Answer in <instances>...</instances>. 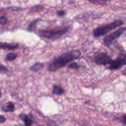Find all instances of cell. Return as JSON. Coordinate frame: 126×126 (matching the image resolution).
<instances>
[{"instance_id":"2","label":"cell","mask_w":126,"mask_h":126,"mask_svg":"<svg viewBox=\"0 0 126 126\" xmlns=\"http://www.w3.org/2000/svg\"><path fill=\"white\" fill-rule=\"evenodd\" d=\"M69 30V27L52 30H41L38 34L41 37L51 40H55L66 34Z\"/></svg>"},{"instance_id":"17","label":"cell","mask_w":126,"mask_h":126,"mask_svg":"<svg viewBox=\"0 0 126 126\" xmlns=\"http://www.w3.org/2000/svg\"><path fill=\"white\" fill-rule=\"evenodd\" d=\"M68 68H71V69H75V70H77V69L79 68V65H78L75 62H73V63H71L70 64H69L68 65Z\"/></svg>"},{"instance_id":"6","label":"cell","mask_w":126,"mask_h":126,"mask_svg":"<svg viewBox=\"0 0 126 126\" xmlns=\"http://www.w3.org/2000/svg\"><path fill=\"white\" fill-rule=\"evenodd\" d=\"M125 65H126V55L125 54H121L116 60H113L108 69L110 70H116Z\"/></svg>"},{"instance_id":"4","label":"cell","mask_w":126,"mask_h":126,"mask_svg":"<svg viewBox=\"0 0 126 126\" xmlns=\"http://www.w3.org/2000/svg\"><path fill=\"white\" fill-rule=\"evenodd\" d=\"M126 31V27H123V28H119V30H118L116 32H113L111 34H109V35L107 36L105 38L103 39V43H104L105 45L107 46H109L111 44V43L114 41V40H116V39L119 38L123 33H124V32Z\"/></svg>"},{"instance_id":"8","label":"cell","mask_w":126,"mask_h":126,"mask_svg":"<svg viewBox=\"0 0 126 126\" xmlns=\"http://www.w3.org/2000/svg\"><path fill=\"white\" fill-rule=\"evenodd\" d=\"M18 47V44L0 42V49L7 50H14Z\"/></svg>"},{"instance_id":"7","label":"cell","mask_w":126,"mask_h":126,"mask_svg":"<svg viewBox=\"0 0 126 126\" xmlns=\"http://www.w3.org/2000/svg\"><path fill=\"white\" fill-rule=\"evenodd\" d=\"M19 118L20 120L24 122L25 126H32L33 123V117L32 114H25L22 113L20 114Z\"/></svg>"},{"instance_id":"3","label":"cell","mask_w":126,"mask_h":126,"mask_svg":"<svg viewBox=\"0 0 126 126\" xmlns=\"http://www.w3.org/2000/svg\"><path fill=\"white\" fill-rule=\"evenodd\" d=\"M123 23H124V22L123 21L121 20H115L112 23H108V24L99 26L93 31L94 36L95 37V38H98V37H100L102 36L105 35L110 31L113 30L114 28L123 25Z\"/></svg>"},{"instance_id":"9","label":"cell","mask_w":126,"mask_h":126,"mask_svg":"<svg viewBox=\"0 0 126 126\" xmlns=\"http://www.w3.org/2000/svg\"><path fill=\"white\" fill-rule=\"evenodd\" d=\"M1 110H2V111L5 112V113L14 112V103L11 102H7L4 106L2 107Z\"/></svg>"},{"instance_id":"12","label":"cell","mask_w":126,"mask_h":126,"mask_svg":"<svg viewBox=\"0 0 126 126\" xmlns=\"http://www.w3.org/2000/svg\"><path fill=\"white\" fill-rule=\"evenodd\" d=\"M41 20V18H37V19H35L34 20H33V22H31L30 23L29 26L28 27V28H27V30L29 31V32H33L35 29L36 27V25L38 24V23H39L40 21Z\"/></svg>"},{"instance_id":"21","label":"cell","mask_w":126,"mask_h":126,"mask_svg":"<svg viewBox=\"0 0 126 126\" xmlns=\"http://www.w3.org/2000/svg\"><path fill=\"white\" fill-rule=\"evenodd\" d=\"M47 126H58L54 121H50L47 123Z\"/></svg>"},{"instance_id":"18","label":"cell","mask_w":126,"mask_h":126,"mask_svg":"<svg viewBox=\"0 0 126 126\" xmlns=\"http://www.w3.org/2000/svg\"><path fill=\"white\" fill-rule=\"evenodd\" d=\"M91 3L94 4H104L107 3V1H89Z\"/></svg>"},{"instance_id":"23","label":"cell","mask_w":126,"mask_h":126,"mask_svg":"<svg viewBox=\"0 0 126 126\" xmlns=\"http://www.w3.org/2000/svg\"><path fill=\"white\" fill-rule=\"evenodd\" d=\"M1 90H0V98H1Z\"/></svg>"},{"instance_id":"19","label":"cell","mask_w":126,"mask_h":126,"mask_svg":"<svg viewBox=\"0 0 126 126\" xmlns=\"http://www.w3.org/2000/svg\"><path fill=\"white\" fill-rule=\"evenodd\" d=\"M57 16H60V17H62V16H64L66 14V12L63 10H60V11H59L57 12Z\"/></svg>"},{"instance_id":"14","label":"cell","mask_w":126,"mask_h":126,"mask_svg":"<svg viewBox=\"0 0 126 126\" xmlns=\"http://www.w3.org/2000/svg\"><path fill=\"white\" fill-rule=\"evenodd\" d=\"M44 9V6H41V5H36V6H34L31 9V11L33 12H41V11H43Z\"/></svg>"},{"instance_id":"10","label":"cell","mask_w":126,"mask_h":126,"mask_svg":"<svg viewBox=\"0 0 126 126\" xmlns=\"http://www.w3.org/2000/svg\"><path fill=\"white\" fill-rule=\"evenodd\" d=\"M52 94L54 95H62L64 94V90L58 85H54L52 87Z\"/></svg>"},{"instance_id":"22","label":"cell","mask_w":126,"mask_h":126,"mask_svg":"<svg viewBox=\"0 0 126 126\" xmlns=\"http://www.w3.org/2000/svg\"><path fill=\"white\" fill-rule=\"evenodd\" d=\"M122 120H123V123L126 125V114H124L123 116V118H122Z\"/></svg>"},{"instance_id":"11","label":"cell","mask_w":126,"mask_h":126,"mask_svg":"<svg viewBox=\"0 0 126 126\" xmlns=\"http://www.w3.org/2000/svg\"><path fill=\"white\" fill-rule=\"evenodd\" d=\"M44 67V65L42 63H35L33 65H32V66L30 67V70L32 71H34V72H37L39 70H41Z\"/></svg>"},{"instance_id":"13","label":"cell","mask_w":126,"mask_h":126,"mask_svg":"<svg viewBox=\"0 0 126 126\" xmlns=\"http://www.w3.org/2000/svg\"><path fill=\"white\" fill-rule=\"evenodd\" d=\"M17 57V54L16 53L14 52H11L7 54L6 55V57H5V61L6 62H11L14 60Z\"/></svg>"},{"instance_id":"15","label":"cell","mask_w":126,"mask_h":126,"mask_svg":"<svg viewBox=\"0 0 126 126\" xmlns=\"http://www.w3.org/2000/svg\"><path fill=\"white\" fill-rule=\"evenodd\" d=\"M8 68L4 65L0 63V73H5L8 71Z\"/></svg>"},{"instance_id":"16","label":"cell","mask_w":126,"mask_h":126,"mask_svg":"<svg viewBox=\"0 0 126 126\" xmlns=\"http://www.w3.org/2000/svg\"><path fill=\"white\" fill-rule=\"evenodd\" d=\"M7 23V19L5 16L0 17V25H5Z\"/></svg>"},{"instance_id":"5","label":"cell","mask_w":126,"mask_h":126,"mask_svg":"<svg viewBox=\"0 0 126 126\" xmlns=\"http://www.w3.org/2000/svg\"><path fill=\"white\" fill-rule=\"evenodd\" d=\"M94 60L97 65L103 66L110 65L113 62L111 57L105 53H100L95 55Z\"/></svg>"},{"instance_id":"20","label":"cell","mask_w":126,"mask_h":126,"mask_svg":"<svg viewBox=\"0 0 126 126\" xmlns=\"http://www.w3.org/2000/svg\"><path fill=\"white\" fill-rule=\"evenodd\" d=\"M6 121V118L4 116L0 114V124H3Z\"/></svg>"},{"instance_id":"1","label":"cell","mask_w":126,"mask_h":126,"mask_svg":"<svg viewBox=\"0 0 126 126\" xmlns=\"http://www.w3.org/2000/svg\"><path fill=\"white\" fill-rule=\"evenodd\" d=\"M81 55L79 50H70L68 52L64 53L60 56L54 59L50 62L48 66V70L50 72H54L63 67L68 63L79 59Z\"/></svg>"}]
</instances>
